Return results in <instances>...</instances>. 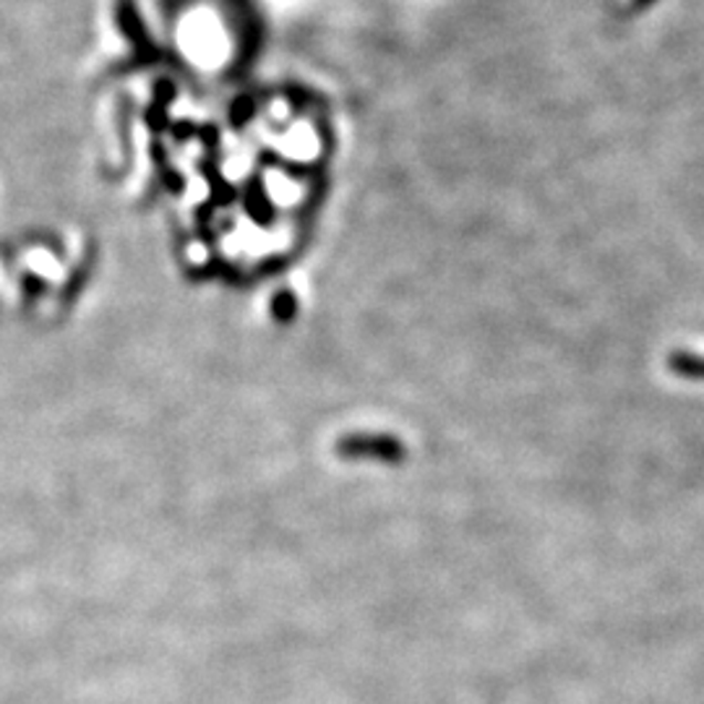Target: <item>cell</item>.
I'll list each match as a JSON object with an SVG mask.
<instances>
[{
    "instance_id": "6da1fadb",
    "label": "cell",
    "mask_w": 704,
    "mask_h": 704,
    "mask_svg": "<svg viewBox=\"0 0 704 704\" xmlns=\"http://www.w3.org/2000/svg\"><path fill=\"white\" fill-rule=\"evenodd\" d=\"M343 454L347 456H368V460H379L387 464H399L408 456V449H404L402 441L397 435H350V439L343 441Z\"/></svg>"
},
{
    "instance_id": "7a4b0ae2",
    "label": "cell",
    "mask_w": 704,
    "mask_h": 704,
    "mask_svg": "<svg viewBox=\"0 0 704 704\" xmlns=\"http://www.w3.org/2000/svg\"><path fill=\"white\" fill-rule=\"evenodd\" d=\"M668 371L686 381H704V355L676 350L668 355Z\"/></svg>"
}]
</instances>
